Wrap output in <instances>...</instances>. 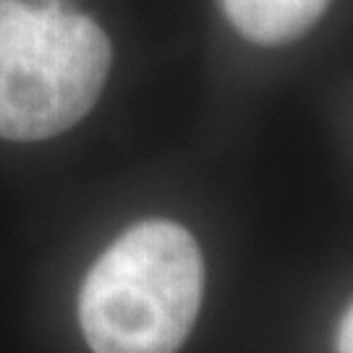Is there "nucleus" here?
I'll return each instance as SVG.
<instances>
[{
	"instance_id": "nucleus-4",
	"label": "nucleus",
	"mask_w": 353,
	"mask_h": 353,
	"mask_svg": "<svg viewBox=\"0 0 353 353\" xmlns=\"http://www.w3.org/2000/svg\"><path fill=\"white\" fill-rule=\"evenodd\" d=\"M338 353H353V314L345 309L338 325Z\"/></svg>"
},
{
	"instance_id": "nucleus-3",
	"label": "nucleus",
	"mask_w": 353,
	"mask_h": 353,
	"mask_svg": "<svg viewBox=\"0 0 353 353\" xmlns=\"http://www.w3.org/2000/svg\"><path fill=\"white\" fill-rule=\"evenodd\" d=\"M332 0H220L233 29L256 45H285L322 19Z\"/></svg>"
},
{
	"instance_id": "nucleus-2",
	"label": "nucleus",
	"mask_w": 353,
	"mask_h": 353,
	"mask_svg": "<svg viewBox=\"0 0 353 353\" xmlns=\"http://www.w3.org/2000/svg\"><path fill=\"white\" fill-rule=\"evenodd\" d=\"M113 63L97 21L61 0H0V139L42 141L100 100Z\"/></svg>"
},
{
	"instance_id": "nucleus-1",
	"label": "nucleus",
	"mask_w": 353,
	"mask_h": 353,
	"mask_svg": "<svg viewBox=\"0 0 353 353\" xmlns=\"http://www.w3.org/2000/svg\"><path fill=\"white\" fill-rule=\"evenodd\" d=\"M199 243L173 220L128 228L89 270L79 322L94 353H176L202 306Z\"/></svg>"
}]
</instances>
